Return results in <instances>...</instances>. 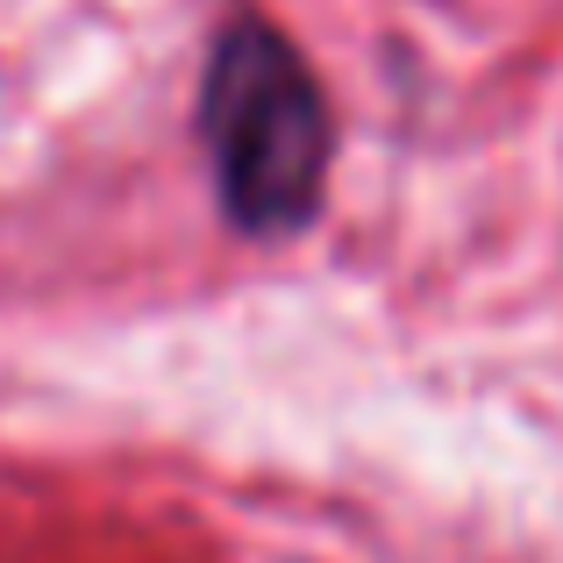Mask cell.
<instances>
[{
  "label": "cell",
  "instance_id": "6da1fadb",
  "mask_svg": "<svg viewBox=\"0 0 563 563\" xmlns=\"http://www.w3.org/2000/svg\"><path fill=\"white\" fill-rule=\"evenodd\" d=\"M207 143H214L221 200L243 229H292L321 200L329 172V114L307 65L243 22L207 65Z\"/></svg>",
  "mask_w": 563,
  "mask_h": 563
}]
</instances>
